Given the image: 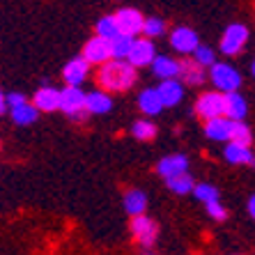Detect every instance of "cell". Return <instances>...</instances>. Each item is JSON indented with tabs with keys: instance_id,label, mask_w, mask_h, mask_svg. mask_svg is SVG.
<instances>
[{
	"instance_id": "37",
	"label": "cell",
	"mask_w": 255,
	"mask_h": 255,
	"mask_svg": "<svg viewBox=\"0 0 255 255\" xmlns=\"http://www.w3.org/2000/svg\"><path fill=\"white\" fill-rule=\"evenodd\" d=\"M142 255H154V253H142Z\"/></svg>"
},
{
	"instance_id": "30",
	"label": "cell",
	"mask_w": 255,
	"mask_h": 255,
	"mask_svg": "<svg viewBox=\"0 0 255 255\" xmlns=\"http://www.w3.org/2000/svg\"><path fill=\"white\" fill-rule=\"evenodd\" d=\"M166 32V23L156 16H149L145 18V28H142V37H147V39H154V37H161Z\"/></svg>"
},
{
	"instance_id": "27",
	"label": "cell",
	"mask_w": 255,
	"mask_h": 255,
	"mask_svg": "<svg viewBox=\"0 0 255 255\" xmlns=\"http://www.w3.org/2000/svg\"><path fill=\"white\" fill-rule=\"evenodd\" d=\"M113 60H129L131 55V48L136 44L133 37H127V35H120L118 39H113Z\"/></svg>"
},
{
	"instance_id": "34",
	"label": "cell",
	"mask_w": 255,
	"mask_h": 255,
	"mask_svg": "<svg viewBox=\"0 0 255 255\" xmlns=\"http://www.w3.org/2000/svg\"><path fill=\"white\" fill-rule=\"evenodd\" d=\"M249 214L253 216V221H255V196L249 198Z\"/></svg>"
},
{
	"instance_id": "6",
	"label": "cell",
	"mask_w": 255,
	"mask_h": 255,
	"mask_svg": "<svg viewBox=\"0 0 255 255\" xmlns=\"http://www.w3.org/2000/svg\"><path fill=\"white\" fill-rule=\"evenodd\" d=\"M249 42V28L244 23H232L226 28L223 37H221V53L235 55L239 53Z\"/></svg>"
},
{
	"instance_id": "10",
	"label": "cell",
	"mask_w": 255,
	"mask_h": 255,
	"mask_svg": "<svg viewBox=\"0 0 255 255\" xmlns=\"http://www.w3.org/2000/svg\"><path fill=\"white\" fill-rule=\"evenodd\" d=\"M154 60H156V48H154V44H152V39H147V37L136 39V44L131 48V55H129L131 65L136 67V69H140V67L154 65Z\"/></svg>"
},
{
	"instance_id": "15",
	"label": "cell",
	"mask_w": 255,
	"mask_h": 255,
	"mask_svg": "<svg viewBox=\"0 0 255 255\" xmlns=\"http://www.w3.org/2000/svg\"><path fill=\"white\" fill-rule=\"evenodd\" d=\"M182 81H161V85L156 90H159L161 95V101H163V106H177L179 101H182V97H184V88H182Z\"/></svg>"
},
{
	"instance_id": "33",
	"label": "cell",
	"mask_w": 255,
	"mask_h": 255,
	"mask_svg": "<svg viewBox=\"0 0 255 255\" xmlns=\"http://www.w3.org/2000/svg\"><path fill=\"white\" fill-rule=\"evenodd\" d=\"M5 97H7V106H9V111H12V108L23 106V104H28V99H25L21 92H12V95H5Z\"/></svg>"
},
{
	"instance_id": "25",
	"label": "cell",
	"mask_w": 255,
	"mask_h": 255,
	"mask_svg": "<svg viewBox=\"0 0 255 255\" xmlns=\"http://www.w3.org/2000/svg\"><path fill=\"white\" fill-rule=\"evenodd\" d=\"M166 186L172 191V193H177V196H186V193H193L196 182H193V177H191L189 172H184V175H177V177H172V179H166Z\"/></svg>"
},
{
	"instance_id": "1",
	"label": "cell",
	"mask_w": 255,
	"mask_h": 255,
	"mask_svg": "<svg viewBox=\"0 0 255 255\" xmlns=\"http://www.w3.org/2000/svg\"><path fill=\"white\" fill-rule=\"evenodd\" d=\"M138 81V69L129 60H111L99 69L97 83L104 92H127Z\"/></svg>"
},
{
	"instance_id": "23",
	"label": "cell",
	"mask_w": 255,
	"mask_h": 255,
	"mask_svg": "<svg viewBox=\"0 0 255 255\" xmlns=\"http://www.w3.org/2000/svg\"><path fill=\"white\" fill-rule=\"evenodd\" d=\"M120 35H122V30H120V23H118V18H115V14L97 21V37H104L108 42H113Z\"/></svg>"
},
{
	"instance_id": "9",
	"label": "cell",
	"mask_w": 255,
	"mask_h": 255,
	"mask_svg": "<svg viewBox=\"0 0 255 255\" xmlns=\"http://www.w3.org/2000/svg\"><path fill=\"white\" fill-rule=\"evenodd\" d=\"M88 74H90V62L83 55L71 58L65 65V69H62V76H65L67 85H71V88H81L88 81Z\"/></svg>"
},
{
	"instance_id": "4",
	"label": "cell",
	"mask_w": 255,
	"mask_h": 255,
	"mask_svg": "<svg viewBox=\"0 0 255 255\" xmlns=\"http://www.w3.org/2000/svg\"><path fill=\"white\" fill-rule=\"evenodd\" d=\"M196 113L205 122L209 120H219L228 115V101L223 92H202L196 101Z\"/></svg>"
},
{
	"instance_id": "17",
	"label": "cell",
	"mask_w": 255,
	"mask_h": 255,
	"mask_svg": "<svg viewBox=\"0 0 255 255\" xmlns=\"http://www.w3.org/2000/svg\"><path fill=\"white\" fill-rule=\"evenodd\" d=\"M138 108H140L145 115H156V113H161V108H166V106H163V101H161L159 90L147 88L138 95Z\"/></svg>"
},
{
	"instance_id": "2",
	"label": "cell",
	"mask_w": 255,
	"mask_h": 255,
	"mask_svg": "<svg viewBox=\"0 0 255 255\" xmlns=\"http://www.w3.org/2000/svg\"><path fill=\"white\" fill-rule=\"evenodd\" d=\"M60 111L71 120H85L88 118V95L81 88H71L67 85L65 90H60Z\"/></svg>"
},
{
	"instance_id": "12",
	"label": "cell",
	"mask_w": 255,
	"mask_h": 255,
	"mask_svg": "<svg viewBox=\"0 0 255 255\" xmlns=\"http://www.w3.org/2000/svg\"><path fill=\"white\" fill-rule=\"evenodd\" d=\"M156 172H159L163 179H172L177 175H184L189 172V159L184 154H170L163 156V159L156 163Z\"/></svg>"
},
{
	"instance_id": "32",
	"label": "cell",
	"mask_w": 255,
	"mask_h": 255,
	"mask_svg": "<svg viewBox=\"0 0 255 255\" xmlns=\"http://www.w3.org/2000/svg\"><path fill=\"white\" fill-rule=\"evenodd\" d=\"M207 207V214L214 221H226L228 219V209L221 205V202H212V205H205Z\"/></svg>"
},
{
	"instance_id": "16",
	"label": "cell",
	"mask_w": 255,
	"mask_h": 255,
	"mask_svg": "<svg viewBox=\"0 0 255 255\" xmlns=\"http://www.w3.org/2000/svg\"><path fill=\"white\" fill-rule=\"evenodd\" d=\"M122 205H125V212L129 214L131 219H133V216H142L145 209H147V196H145L142 191H138V189H129L125 193Z\"/></svg>"
},
{
	"instance_id": "21",
	"label": "cell",
	"mask_w": 255,
	"mask_h": 255,
	"mask_svg": "<svg viewBox=\"0 0 255 255\" xmlns=\"http://www.w3.org/2000/svg\"><path fill=\"white\" fill-rule=\"evenodd\" d=\"M223 156H226L228 163H232V166H244V163H253V152H251V147H242V145H235V142H228L226 152H223Z\"/></svg>"
},
{
	"instance_id": "35",
	"label": "cell",
	"mask_w": 255,
	"mask_h": 255,
	"mask_svg": "<svg viewBox=\"0 0 255 255\" xmlns=\"http://www.w3.org/2000/svg\"><path fill=\"white\" fill-rule=\"evenodd\" d=\"M251 74L255 76V60H253V65H251Z\"/></svg>"
},
{
	"instance_id": "28",
	"label": "cell",
	"mask_w": 255,
	"mask_h": 255,
	"mask_svg": "<svg viewBox=\"0 0 255 255\" xmlns=\"http://www.w3.org/2000/svg\"><path fill=\"white\" fill-rule=\"evenodd\" d=\"M230 142L242 145V147H251V142H253V133H251L249 125H244V122H235V125H232Z\"/></svg>"
},
{
	"instance_id": "20",
	"label": "cell",
	"mask_w": 255,
	"mask_h": 255,
	"mask_svg": "<svg viewBox=\"0 0 255 255\" xmlns=\"http://www.w3.org/2000/svg\"><path fill=\"white\" fill-rule=\"evenodd\" d=\"M232 125H235V122L228 118L209 120L207 125H205V133H207V138H212V140H230Z\"/></svg>"
},
{
	"instance_id": "31",
	"label": "cell",
	"mask_w": 255,
	"mask_h": 255,
	"mask_svg": "<svg viewBox=\"0 0 255 255\" xmlns=\"http://www.w3.org/2000/svg\"><path fill=\"white\" fill-rule=\"evenodd\" d=\"M193 60H196L198 65L209 67V69H212V67L216 65V53H214V48L202 46V44H200V48H198L196 53H193Z\"/></svg>"
},
{
	"instance_id": "19",
	"label": "cell",
	"mask_w": 255,
	"mask_h": 255,
	"mask_svg": "<svg viewBox=\"0 0 255 255\" xmlns=\"http://www.w3.org/2000/svg\"><path fill=\"white\" fill-rule=\"evenodd\" d=\"M152 71H154L161 81H172L175 76H179V62L172 60L170 55H156Z\"/></svg>"
},
{
	"instance_id": "11",
	"label": "cell",
	"mask_w": 255,
	"mask_h": 255,
	"mask_svg": "<svg viewBox=\"0 0 255 255\" xmlns=\"http://www.w3.org/2000/svg\"><path fill=\"white\" fill-rule=\"evenodd\" d=\"M170 44L172 48L182 55L196 53L200 48V42H198V32H193L191 28H175L170 35Z\"/></svg>"
},
{
	"instance_id": "7",
	"label": "cell",
	"mask_w": 255,
	"mask_h": 255,
	"mask_svg": "<svg viewBox=\"0 0 255 255\" xmlns=\"http://www.w3.org/2000/svg\"><path fill=\"white\" fill-rule=\"evenodd\" d=\"M83 58L88 60L90 65H106L113 60V44L104 39V37H92L88 44L83 46Z\"/></svg>"
},
{
	"instance_id": "18",
	"label": "cell",
	"mask_w": 255,
	"mask_h": 255,
	"mask_svg": "<svg viewBox=\"0 0 255 255\" xmlns=\"http://www.w3.org/2000/svg\"><path fill=\"white\" fill-rule=\"evenodd\" d=\"M113 108V99L104 90H92L88 92V113L90 115H106Z\"/></svg>"
},
{
	"instance_id": "3",
	"label": "cell",
	"mask_w": 255,
	"mask_h": 255,
	"mask_svg": "<svg viewBox=\"0 0 255 255\" xmlns=\"http://www.w3.org/2000/svg\"><path fill=\"white\" fill-rule=\"evenodd\" d=\"M209 76H212L216 92H223V95H232V92H237L242 88V74L232 65H226V62H216L209 69Z\"/></svg>"
},
{
	"instance_id": "5",
	"label": "cell",
	"mask_w": 255,
	"mask_h": 255,
	"mask_svg": "<svg viewBox=\"0 0 255 255\" xmlns=\"http://www.w3.org/2000/svg\"><path fill=\"white\" fill-rule=\"evenodd\" d=\"M131 228V235H133V239H136L138 244H140L142 249H152L156 244V237H159V226H156L154 219H149V216H133L129 223Z\"/></svg>"
},
{
	"instance_id": "22",
	"label": "cell",
	"mask_w": 255,
	"mask_h": 255,
	"mask_svg": "<svg viewBox=\"0 0 255 255\" xmlns=\"http://www.w3.org/2000/svg\"><path fill=\"white\" fill-rule=\"evenodd\" d=\"M226 101H228V120L232 122H244L246 113H249V106H246V99H244L239 92H232V95H226Z\"/></svg>"
},
{
	"instance_id": "14",
	"label": "cell",
	"mask_w": 255,
	"mask_h": 255,
	"mask_svg": "<svg viewBox=\"0 0 255 255\" xmlns=\"http://www.w3.org/2000/svg\"><path fill=\"white\" fill-rule=\"evenodd\" d=\"M32 104L37 106V111H44V113L60 111V90L42 85V88L35 92V97H32Z\"/></svg>"
},
{
	"instance_id": "13",
	"label": "cell",
	"mask_w": 255,
	"mask_h": 255,
	"mask_svg": "<svg viewBox=\"0 0 255 255\" xmlns=\"http://www.w3.org/2000/svg\"><path fill=\"white\" fill-rule=\"evenodd\" d=\"M179 81L184 85H202L205 83V69L202 65H198L193 58L179 60Z\"/></svg>"
},
{
	"instance_id": "8",
	"label": "cell",
	"mask_w": 255,
	"mask_h": 255,
	"mask_svg": "<svg viewBox=\"0 0 255 255\" xmlns=\"http://www.w3.org/2000/svg\"><path fill=\"white\" fill-rule=\"evenodd\" d=\"M115 18H118L122 35L133 37V39H136V35L138 32H142V28H145V18H142V14L138 12V9H133V7H125V9H120V12L115 14Z\"/></svg>"
},
{
	"instance_id": "36",
	"label": "cell",
	"mask_w": 255,
	"mask_h": 255,
	"mask_svg": "<svg viewBox=\"0 0 255 255\" xmlns=\"http://www.w3.org/2000/svg\"><path fill=\"white\" fill-rule=\"evenodd\" d=\"M251 166H253V168H255V159H253V163H251Z\"/></svg>"
},
{
	"instance_id": "26",
	"label": "cell",
	"mask_w": 255,
	"mask_h": 255,
	"mask_svg": "<svg viewBox=\"0 0 255 255\" xmlns=\"http://www.w3.org/2000/svg\"><path fill=\"white\" fill-rule=\"evenodd\" d=\"M131 133H133V138H138V140H142V142L154 140L156 125L149 122V120H138V122H133V127H131Z\"/></svg>"
},
{
	"instance_id": "24",
	"label": "cell",
	"mask_w": 255,
	"mask_h": 255,
	"mask_svg": "<svg viewBox=\"0 0 255 255\" xmlns=\"http://www.w3.org/2000/svg\"><path fill=\"white\" fill-rule=\"evenodd\" d=\"M9 115H12L14 125L28 127V125H32V122L37 120L39 111H37L35 104H23V106H18V108H12V111H9Z\"/></svg>"
},
{
	"instance_id": "29",
	"label": "cell",
	"mask_w": 255,
	"mask_h": 255,
	"mask_svg": "<svg viewBox=\"0 0 255 255\" xmlns=\"http://www.w3.org/2000/svg\"><path fill=\"white\" fill-rule=\"evenodd\" d=\"M193 196L200 202H205V205H212V202H219V189L212 184H196Z\"/></svg>"
}]
</instances>
